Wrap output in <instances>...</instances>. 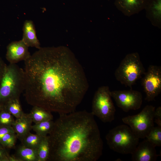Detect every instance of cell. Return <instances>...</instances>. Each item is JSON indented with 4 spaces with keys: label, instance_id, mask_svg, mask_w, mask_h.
Segmentation results:
<instances>
[{
    "label": "cell",
    "instance_id": "cell-8",
    "mask_svg": "<svg viewBox=\"0 0 161 161\" xmlns=\"http://www.w3.org/2000/svg\"><path fill=\"white\" fill-rule=\"evenodd\" d=\"M142 85L148 102L154 100L161 92V67L151 65L144 75Z\"/></svg>",
    "mask_w": 161,
    "mask_h": 161
},
{
    "label": "cell",
    "instance_id": "cell-18",
    "mask_svg": "<svg viewBox=\"0 0 161 161\" xmlns=\"http://www.w3.org/2000/svg\"><path fill=\"white\" fill-rule=\"evenodd\" d=\"M54 125L52 120H47L35 124L32 126V129L36 134L44 137L48 135L52 131Z\"/></svg>",
    "mask_w": 161,
    "mask_h": 161
},
{
    "label": "cell",
    "instance_id": "cell-13",
    "mask_svg": "<svg viewBox=\"0 0 161 161\" xmlns=\"http://www.w3.org/2000/svg\"><path fill=\"white\" fill-rule=\"evenodd\" d=\"M146 16L152 24L161 28V0H148L144 8Z\"/></svg>",
    "mask_w": 161,
    "mask_h": 161
},
{
    "label": "cell",
    "instance_id": "cell-16",
    "mask_svg": "<svg viewBox=\"0 0 161 161\" xmlns=\"http://www.w3.org/2000/svg\"><path fill=\"white\" fill-rule=\"evenodd\" d=\"M13 155L18 161H38L37 150L22 144L17 147Z\"/></svg>",
    "mask_w": 161,
    "mask_h": 161
},
{
    "label": "cell",
    "instance_id": "cell-12",
    "mask_svg": "<svg viewBox=\"0 0 161 161\" xmlns=\"http://www.w3.org/2000/svg\"><path fill=\"white\" fill-rule=\"evenodd\" d=\"M148 0H115L116 8L124 15L130 16L144 9Z\"/></svg>",
    "mask_w": 161,
    "mask_h": 161
},
{
    "label": "cell",
    "instance_id": "cell-24",
    "mask_svg": "<svg viewBox=\"0 0 161 161\" xmlns=\"http://www.w3.org/2000/svg\"><path fill=\"white\" fill-rule=\"evenodd\" d=\"M15 132L9 133L5 135L0 140V144L3 147L11 148L15 145L17 139Z\"/></svg>",
    "mask_w": 161,
    "mask_h": 161
},
{
    "label": "cell",
    "instance_id": "cell-4",
    "mask_svg": "<svg viewBox=\"0 0 161 161\" xmlns=\"http://www.w3.org/2000/svg\"><path fill=\"white\" fill-rule=\"evenodd\" d=\"M106 139L111 150L122 154H131L139 140L131 128L126 125H119L110 130Z\"/></svg>",
    "mask_w": 161,
    "mask_h": 161
},
{
    "label": "cell",
    "instance_id": "cell-7",
    "mask_svg": "<svg viewBox=\"0 0 161 161\" xmlns=\"http://www.w3.org/2000/svg\"><path fill=\"white\" fill-rule=\"evenodd\" d=\"M155 109L154 106L147 105L138 114L124 117L122 120L129 125L138 138L144 139L154 126V115Z\"/></svg>",
    "mask_w": 161,
    "mask_h": 161
},
{
    "label": "cell",
    "instance_id": "cell-26",
    "mask_svg": "<svg viewBox=\"0 0 161 161\" xmlns=\"http://www.w3.org/2000/svg\"><path fill=\"white\" fill-rule=\"evenodd\" d=\"M10 132H15L12 126L0 125V140L6 134Z\"/></svg>",
    "mask_w": 161,
    "mask_h": 161
},
{
    "label": "cell",
    "instance_id": "cell-3",
    "mask_svg": "<svg viewBox=\"0 0 161 161\" xmlns=\"http://www.w3.org/2000/svg\"><path fill=\"white\" fill-rule=\"evenodd\" d=\"M25 86L24 69L16 64L6 65L0 83V103L3 104L10 99L19 98Z\"/></svg>",
    "mask_w": 161,
    "mask_h": 161
},
{
    "label": "cell",
    "instance_id": "cell-5",
    "mask_svg": "<svg viewBox=\"0 0 161 161\" xmlns=\"http://www.w3.org/2000/svg\"><path fill=\"white\" fill-rule=\"evenodd\" d=\"M145 69L137 52L127 54L116 70L114 75L121 84L131 89L145 73Z\"/></svg>",
    "mask_w": 161,
    "mask_h": 161
},
{
    "label": "cell",
    "instance_id": "cell-14",
    "mask_svg": "<svg viewBox=\"0 0 161 161\" xmlns=\"http://www.w3.org/2000/svg\"><path fill=\"white\" fill-rule=\"evenodd\" d=\"M22 40L28 47H34L38 49L41 48L40 44L38 39L35 26L32 21L26 20L23 27Z\"/></svg>",
    "mask_w": 161,
    "mask_h": 161
},
{
    "label": "cell",
    "instance_id": "cell-28",
    "mask_svg": "<svg viewBox=\"0 0 161 161\" xmlns=\"http://www.w3.org/2000/svg\"><path fill=\"white\" fill-rule=\"evenodd\" d=\"M6 65L0 57V83L5 67Z\"/></svg>",
    "mask_w": 161,
    "mask_h": 161
},
{
    "label": "cell",
    "instance_id": "cell-11",
    "mask_svg": "<svg viewBox=\"0 0 161 161\" xmlns=\"http://www.w3.org/2000/svg\"><path fill=\"white\" fill-rule=\"evenodd\" d=\"M155 147L147 139L139 143L134 151L131 154L133 161H155L158 155Z\"/></svg>",
    "mask_w": 161,
    "mask_h": 161
},
{
    "label": "cell",
    "instance_id": "cell-17",
    "mask_svg": "<svg viewBox=\"0 0 161 161\" xmlns=\"http://www.w3.org/2000/svg\"><path fill=\"white\" fill-rule=\"evenodd\" d=\"M51 112L40 107L34 106L28 115L32 122L37 123L44 121L53 120Z\"/></svg>",
    "mask_w": 161,
    "mask_h": 161
},
{
    "label": "cell",
    "instance_id": "cell-1",
    "mask_svg": "<svg viewBox=\"0 0 161 161\" xmlns=\"http://www.w3.org/2000/svg\"><path fill=\"white\" fill-rule=\"evenodd\" d=\"M24 63V95L28 104L59 114L75 111L89 85L71 52L63 47H41Z\"/></svg>",
    "mask_w": 161,
    "mask_h": 161
},
{
    "label": "cell",
    "instance_id": "cell-23",
    "mask_svg": "<svg viewBox=\"0 0 161 161\" xmlns=\"http://www.w3.org/2000/svg\"><path fill=\"white\" fill-rule=\"evenodd\" d=\"M15 120L14 117L5 108L3 105L0 111V125L12 126Z\"/></svg>",
    "mask_w": 161,
    "mask_h": 161
},
{
    "label": "cell",
    "instance_id": "cell-19",
    "mask_svg": "<svg viewBox=\"0 0 161 161\" xmlns=\"http://www.w3.org/2000/svg\"><path fill=\"white\" fill-rule=\"evenodd\" d=\"M5 108L16 118L21 116L24 113L19 101V98L10 99L3 104Z\"/></svg>",
    "mask_w": 161,
    "mask_h": 161
},
{
    "label": "cell",
    "instance_id": "cell-25",
    "mask_svg": "<svg viewBox=\"0 0 161 161\" xmlns=\"http://www.w3.org/2000/svg\"><path fill=\"white\" fill-rule=\"evenodd\" d=\"M154 121L158 126L161 127V107H158L155 109L154 115Z\"/></svg>",
    "mask_w": 161,
    "mask_h": 161
},
{
    "label": "cell",
    "instance_id": "cell-10",
    "mask_svg": "<svg viewBox=\"0 0 161 161\" xmlns=\"http://www.w3.org/2000/svg\"><path fill=\"white\" fill-rule=\"evenodd\" d=\"M28 47L21 39L10 42L7 46L6 59L10 64H16L25 61L31 55Z\"/></svg>",
    "mask_w": 161,
    "mask_h": 161
},
{
    "label": "cell",
    "instance_id": "cell-15",
    "mask_svg": "<svg viewBox=\"0 0 161 161\" xmlns=\"http://www.w3.org/2000/svg\"><path fill=\"white\" fill-rule=\"evenodd\" d=\"M32 122L28 114L16 118L12 125L17 139L20 141L32 129Z\"/></svg>",
    "mask_w": 161,
    "mask_h": 161
},
{
    "label": "cell",
    "instance_id": "cell-2",
    "mask_svg": "<svg viewBox=\"0 0 161 161\" xmlns=\"http://www.w3.org/2000/svg\"><path fill=\"white\" fill-rule=\"evenodd\" d=\"M94 116L86 110L59 114L48 135L47 161H96L103 143Z\"/></svg>",
    "mask_w": 161,
    "mask_h": 161
},
{
    "label": "cell",
    "instance_id": "cell-20",
    "mask_svg": "<svg viewBox=\"0 0 161 161\" xmlns=\"http://www.w3.org/2000/svg\"><path fill=\"white\" fill-rule=\"evenodd\" d=\"M44 137L36 134H32L30 132L21 141L22 144L24 146L37 150Z\"/></svg>",
    "mask_w": 161,
    "mask_h": 161
},
{
    "label": "cell",
    "instance_id": "cell-29",
    "mask_svg": "<svg viewBox=\"0 0 161 161\" xmlns=\"http://www.w3.org/2000/svg\"><path fill=\"white\" fill-rule=\"evenodd\" d=\"M2 105H3L2 104H1L0 103V111H1V109H2Z\"/></svg>",
    "mask_w": 161,
    "mask_h": 161
},
{
    "label": "cell",
    "instance_id": "cell-21",
    "mask_svg": "<svg viewBox=\"0 0 161 161\" xmlns=\"http://www.w3.org/2000/svg\"><path fill=\"white\" fill-rule=\"evenodd\" d=\"M37 151L38 161H47L50 151L48 135L43 138Z\"/></svg>",
    "mask_w": 161,
    "mask_h": 161
},
{
    "label": "cell",
    "instance_id": "cell-27",
    "mask_svg": "<svg viewBox=\"0 0 161 161\" xmlns=\"http://www.w3.org/2000/svg\"><path fill=\"white\" fill-rule=\"evenodd\" d=\"M12 155H9L6 151L0 147V161H11Z\"/></svg>",
    "mask_w": 161,
    "mask_h": 161
},
{
    "label": "cell",
    "instance_id": "cell-6",
    "mask_svg": "<svg viewBox=\"0 0 161 161\" xmlns=\"http://www.w3.org/2000/svg\"><path fill=\"white\" fill-rule=\"evenodd\" d=\"M112 97L107 86L99 87L93 97L91 112L104 123L111 122L114 119L116 109Z\"/></svg>",
    "mask_w": 161,
    "mask_h": 161
},
{
    "label": "cell",
    "instance_id": "cell-22",
    "mask_svg": "<svg viewBox=\"0 0 161 161\" xmlns=\"http://www.w3.org/2000/svg\"><path fill=\"white\" fill-rule=\"evenodd\" d=\"M146 139L155 147L161 146V127L154 126L146 137Z\"/></svg>",
    "mask_w": 161,
    "mask_h": 161
},
{
    "label": "cell",
    "instance_id": "cell-9",
    "mask_svg": "<svg viewBox=\"0 0 161 161\" xmlns=\"http://www.w3.org/2000/svg\"><path fill=\"white\" fill-rule=\"evenodd\" d=\"M111 95L117 105L125 112L139 109L142 103L141 93L132 89L111 91Z\"/></svg>",
    "mask_w": 161,
    "mask_h": 161
}]
</instances>
